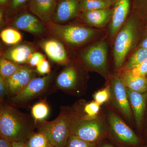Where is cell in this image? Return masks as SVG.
Returning a JSON list of instances; mask_svg holds the SVG:
<instances>
[{"mask_svg": "<svg viewBox=\"0 0 147 147\" xmlns=\"http://www.w3.org/2000/svg\"><path fill=\"white\" fill-rule=\"evenodd\" d=\"M36 121L15 106L4 103L0 108V136L13 142L26 143L34 133Z\"/></svg>", "mask_w": 147, "mask_h": 147, "instance_id": "obj_1", "label": "cell"}, {"mask_svg": "<svg viewBox=\"0 0 147 147\" xmlns=\"http://www.w3.org/2000/svg\"><path fill=\"white\" fill-rule=\"evenodd\" d=\"M73 109L61 106L58 117L54 120L36 121L38 131L46 135L50 144L56 147H64L70 136L69 122Z\"/></svg>", "mask_w": 147, "mask_h": 147, "instance_id": "obj_2", "label": "cell"}, {"mask_svg": "<svg viewBox=\"0 0 147 147\" xmlns=\"http://www.w3.org/2000/svg\"><path fill=\"white\" fill-rule=\"evenodd\" d=\"M69 130L71 135L87 142L99 144L107 135L108 128L105 121L99 116L93 119H85L73 110Z\"/></svg>", "mask_w": 147, "mask_h": 147, "instance_id": "obj_3", "label": "cell"}, {"mask_svg": "<svg viewBox=\"0 0 147 147\" xmlns=\"http://www.w3.org/2000/svg\"><path fill=\"white\" fill-rule=\"evenodd\" d=\"M50 32L67 44L72 46L82 45L92 38L97 31L90 28L75 26L47 23Z\"/></svg>", "mask_w": 147, "mask_h": 147, "instance_id": "obj_4", "label": "cell"}, {"mask_svg": "<svg viewBox=\"0 0 147 147\" xmlns=\"http://www.w3.org/2000/svg\"><path fill=\"white\" fill-rule=\"evenodd\" d=\"M137 24L134 17L127 21L118 32L114 46V58L115 66L120 67L131 50L136 38Z\"/></svg>", "mask_w": 147, "mask_h": 147, "instance_id": "obj_5", "label": "cell"}, {"mask_svg": "<svg viewBox=\"0 0 147 147\" xmlns=\"http://www.w3.org/2000/svg\"><path fill=\"white\" fill-rule=\"evenodd\" d=\"M53 78L50 74L32 79L25 88L16 95L11 97L10 102L12 105L22 106L36 98L42 97L47 92L49 85Z\"/></svg>", "mask_w": 147, "mask_h": 147, "instance_id": "obj_6", "label": "cell"}, {"mask_svg": "<svg viewBox=\"0 0 147 147\" xmlns=\"http://www.w3.org/2000/svg\"><path fill=\"white\" fill-rule=\"evenodd\" d=\"M108 45L102 40L88 47L82 52L81 57L88 68L102 74L107 72Z\"/></svg>", "mask_w": 147, "mask_h": 147, "instance_id": "obj_7", "label": "cell"}, {"mask_svg": "<svg viewBox=\"0 0 147 147\" xmlns=\"http://www.w3.org/2000/svg\"><path fill=\"white\" fill-rule=\"evenodd\" d=\"M108 120L113 137L119 143L132 146L140 144L139 137L117 114L109 112Z\"/></svg>", "mask_w": 147, "mask_h": 147, "instance_id": "obj_8", "label": "cell"}, {"mask_svg": "<svg viewBox=\"0 0 147 147\" xmlns=\"http://www.w3.org/2000/svg\"><path fill=\"white\" fill-rule=\"evenodd\" d=\"M111 98L114 105L125 119L131 121L132 113L129 101L126 88L125 86L122 78L116 76L113 78L110 86Z\"/></svg>", "mask_w": 147, "mask_h": 147, "instance_id": "obj_9", "label": "cell"}, {"mask_svg": "<svg viewBox=\"0 0 147 147\" xmlns=\"http://www.w3.org/2000/svg\"><path fill=\"white\" fill-rule=\"evenodd\" d=\"M66 65L56 78V88L68 94H80L82 91L79 85L78 71L73 65Z\"/></svg>", "mask_w": 147, "mask_h": 147, "instance_id": "obj_10", "label": "cell"}, {"mask_svg": "<svg viewBox=\"0 0 147 147\" xmlns=\"http://www.w3.org/2000/svg\"><path fill=\"white\" fill-rule=\"evenodd\" d=\"M35 72L28 67L22 66L12 76L5 80L9 96L16 95L26 88L32 79L35 78Z\"/></svg>", "mask_w": 147, "mask_h": 147, "instance_id": "obj_11", "label": "cell"}, {"mask_svg": "<svg viewBox=\"0 0 147 147\" xmlns=\"http://www.w3.org/2000/svg\"><path fill=\"white\" fill-rule=\"evenodd\" d=\"M112 2L114 7L112 10L110 35L112 37H114L127 17L130 9V0H113Z\"/></svg>", "mask_w": 147, "mask_h": 147, "instance_id": "obj_12", "label": "cell"}, {"mask_svg": "<svg viewBox=\"0 0 147 147\" xmlns=\"http://www.w3.org/2000/svg\"><path fill=\"white\" fill-rule=\"evenodd\" d=\"M79 11V0H59L52 22L64 24L76 17Z\"/></svg>", "mask_w": 147, "mask_h": 147, "instance_id": "obj_13", "label": "cell"}, {"mask_svg": "<svg viewBox=\"0 0 147 147\" xmlns=\"http://www.w3.org/2000/svg\"><path fill=\"white\" fill-rule=\"evenodd\" d=\"M129 104L133 114L138 129L142 128L144 121L147 103V92L140 93L127 88Z\"/></svg>", "mask_w": 147, "mask_h": 147, "instance_id": "obj_14", "label": "cell"}, {"mask_svg": "<svg viewBox=\"0 0 147 147\" xmlns=\"http://www.w3.org/2000/svg\"><path fill=\"white\" fill-rule=\"evenodd\" d=\"M57 0H31L30 10L41 21L52 22L57 5Z\"/></svg>", "mask_w": 147, "mask_h": 147, "instance_id": "obj_15", "label": "cell"}, {"mask_svg": "<svg viewBox=\"0 0 147 147\" xmlns=\"http://www.w3.org/2000/svg\"><path fill=\"white\" fill-rule=\"evenodd\" d=\"M15 28L34 34H40L45 31V25L37 16L30 13H24L16 17L12 23Z\"/></svg>", "mask_w": 147, "mask_h": 147, "instance_id": "obj_16", "label": "cell"}, {"mask_svg": "<svg viewBox=\"0 0 147 147\" xmlns=\"http://www.w3.org/2000/svg\"><path fill=\"white\" fill-rule=\"evenodd\" d=\"M40 46L45 54L54 62L59 64H69L68 55L63 44L57 39L47 40Z\"/></svg>", "mask_w": 147, "mask_h": 147, "instance_id": "obj_17", "label": "cell"}, {"mask_svg": "<svg viewBox=\"0 0 147 147\" xmlns=\"http://www.w3.org/2000/svg\"><path fill=\"white\" fill-rule=\"evenodd\" d=\"M34 52L33 47L27 44L16 45L6 50L2 57L16 63H28L29 59Z\"/></svg>", "mask_w": 147, "mask_h": 147, "instance_id": "obj_18", "label": "cell"}, {"mask_svg": "<svg viewBox=\"0 0 147 147\" xmlns=\"http://www.w3.org/2000/svg\"><path fill=\"white\" fill-rule=\"evenodd\" d=\"M112 10L110 9H97L82 12V19L87 24L96 27L105 26L112 18Z\"/></svg>", "mask_w": 147, "mask_h": 147, "instance_id": "obj_19", "label": "cell"}, {"mask_svg": "<svg viewBox=\"0 0 147 147\" xmlns=\"http://www.w3.org/2000/svg\"><path fill=\"white\" fill-rule=\"evenodd\" d=\"M122 78L127 88L138 92H147L146 76H136L130 71H126Z\"/></svg>", "mask_w": 147, "mask_h": 147, "instance_id": "obj_20", "label": "cell"}, {"mask_svg": "<svg viewBox=\"0 0 147 147\" xmlns=\"http://www.w3.org/2000/svg\"><path fill=\"white\" fill-rule=\"evenodd\" d=\"M111 5V0H79V11L84 12L109 9Z\"/></svg>", "mask_w": 147, "mask_h": 147, "instance_id": "obj_21", "label": "cell"}, {"mask_svg": "<svg viewBox=\"0 0 147 147\" xmlns=\"http://www.w3.org/2000/svg\"><path fill=\"white\" fill-rule=\"evenodd\" d=\"M147 59V48L140 47L131 56L125 66V71L136 68Z\"/></svg>", "mask_w": 147, "mask_h": 147, "instance_id": "obj_22", "label": "cell"}, {"mask_svg": "<svg viewBox=\"0 0 147 147\" xmlns=\"http://www.w3.org/2000/svg\"><path fill=\"white\" fill-rule=\"evenodd\" d=\"M22 65L2 57L0 59V76L5 80L16 73Z\"/></svg>", "mask_w": 147, "mask_h": 147, "instance_id": "obj_23", "label": "cell"}, {"mask_svg": "<svg viewBox=\"0 0 147 147\" xmlns=\"http://www.w3.org/2000/svg\"><path fill=\"white\" fill-rule=\"evenodd\" d=\"M50 113L49 105L45 100L35 103L31 108V115L36 121L45 120Z\"/></svg>", "mask_w": 147, "mask_h": 147, "instance_id": "obj_24", "label": "cell"}, {"mask_svg": "<svg viewBox=\"0 0 147 147\" xmlns=\"http://www.w3.org/2000/svg\"><path fill=\"white\" fill-rule=\"evenodd\" d=\"M3 42L9 45H14L22 40L21 34L15 29L8 28L2 31L0 34Z\"/></svg>", "mask_w": 147, "mask_h": 147, "instance_id": "obj_25", "label": "cell"}, {"mask_svg": "<svg viewBox=\"0 0 147 147\" xmlns=\"http://www.w3.org/2000/svg\"><path fill=\"white\" fill-rule=\"evenodd\" d=\"M49 142L46 135L42 132H34L26 142L27 147H48Z\"/></svg>", "mask_w": 147, "mask_h": 147, "instance_id": "obj_26", "label": "cell"}, {"mask_svg": "<svg viewBox=\"0 0 147 147\" xmlns=\"http://www.w3.org/2000/svg\"><path fill=\"white\" fill-rule=\"evenodd\" d=\"M64 147H100L99 144L91 143L70 134Z\"/></svg>", "mask_w": 147, "mask_h": 147, "instance_id": "obj_27", "label": "cell"}, {"mask_svg": "<svg viewBox=\"0 0 147 147\" xmlns=\"http://www.w3.org/2000/svg\"><path fill=\"white\" fill-rule=\"evenodd\" d=\"M111 95L110 87L107 86L95 92L93 97L94 101L101 105L110 100L111 98Z\"/></svg>", "mask_w": 147, "mask_h": 147, "instance_id": "obj_28", "label": "cell"}, {"mask_svg": "<svg viewBox=\"0 0 147 147\" xmlns=\"http://www.w3.org/2000/svg\"><path fill=\"white\" fill-rule=\"evenodd\" d=\"M100 106L94 100L86 103L84 105L83 111L85 113L84 115L92 117H97L100 111Z\"/></svg>", "mask_w": 147, "mask_h": 147, "instance_id": "obj_29", "label": "cell"}, {"mask_svg": "<svg viewBox=\"0 0 147 147\" xmlns=\"http://www.w3.org/2000/svg\"><path fill=\"white\" fill-rule=\"evenodd\" d=\"M36 67V72L40 75H48L50 74L51 71L50 63L46 59L41 61Z\"/></svg>", "mask_w": 147, "mask_h": 147, "instance_id": "obj_30", "label": "cell"}, {"mask_svg": "<svg viewBox=\"0 0 147 147\" xmlns=\"http://www.w3.org/2000/svg\"><path fill=\"white\" fill-rule=\"evenodd\" d=\"M8 88L6 82L1 76H0V101L1 104L4 103L7 96H8Z\"/></svg>", "mask_w": 147, "mask_h": 147, "instance_id": "obj_31", "label": "cell"}, {"mask_svg": "<svg viewBox=\"0 0 147 147\" xmlns=\"http://www.w3.org/2000/svg\"><path fill=\"white\" fill-rule=\"evenodd\" d=\"M132 74L136 76H147V59L136 68L130 70Z\"/></svg>", "mask_w": 147, "mask_h": 147, "instance_id": "obj_32", "label": "cell"}, {"mask_svg": "<svg viewBox=\"0 0 147 147\" xmlns=\"http://www.w3.org/2000/svg\"><path fill=\"white\" fill-rule=\"evenodd\" d=\"M45 59V56L41 53L34 52L29 59L28 63L32 67H36L41 61Z\"/></svg>", "mask_w": 147, "mask_h": 147, "instance_id": "obj_33", "label": "cell"}, {"mask_svg": "<svg viewBox=\"0 0 147 147\" xmlns=\"http://www.w3.org/2000/svg\"><path fill=\"white\" fill-rule=\"evenodd\" d=\"M27 0H12L11 7L12 9H16L23 5Z\"/></svg>", "mask_w": 147, "mask_h": 147, "instance_id": "obj_34", "label": "cell"}, {"mask_svg": "<svg viewBox=\"0 0 147 147\" xmlns=\"http://www.w3.org/2000/svg\"><path fill=\"white\" fill-rule=\"evenodd\" d=\"M0 147H12V143L7 139L1 137Z\"/></svg>", "mask_w": 147, "mask_h": 147, "instance_id": "obj_35", "label": "cell"}, {"mask_svg": "<svg viewBox=\"0 0 147 147\" xmlns=\"http://www.w3.org/2000/svg\"><path fill=\"white\" fill-rule=\"evenodd\" d=\"M12 147H27L26 144L21 142H12Z\"/></svg>", "mask_w": 147, "mask_h": 147, "instance_id": "obj_36", "label": "cell"}, {"mask_svg": "<svg viewBox=\"0 0 147 147\" xmlns=\"http://www.w3.org/2000/svg\"><path fill=\"white\" fill-rule=\"evenodd\" d=\"M140 1L141 7L147 9V0H138Z\"/></svg>", "mask_w": 147, "mask_h": 147, "instance_id": "obj_37", "label": "cell"}, {"mask_svg": "<svg viewBox=\"0 0 147 147\" xmlns=\"http://www.w3.org/2000/svg\"><path fill=\"white\" fill-rule=\"evenodd\" d=\"M140 47H144V48H147V36L144 38L143 42L141 43Z\"/></svg>", "mask_w": 147, "mask_h": 147, "instance_id": "obj_38", "label": "cell"}, {"mask_svg": "<svg viewBox=\"0 0 147 147\" xmlns=\"http://www.w3.org/2000/svg\"><path fill=\"white\" fill-rule=\"evenodd\" d=\"M100 147H114L112 145L108 144H105L102 145Z\"/></svg>", "mask_w": 147, "mask_h": 147, "instance_id": "obj_39", "label": "cell"}, {"mask_svg": "<svg viewBox=\"0 0 147 147\" xmlns=\"http://www.w3.org/2000/svg\"><path fill=\"white\" fill-rule=\"evenodd\" d=\"M3 12L2 10L1 9V12H0V19H1V24L2 23V22L3 21Z\"/></svg>", "mask_w": 147, "mask_h": 147, "instance_id": "obj_40", "label": "cell"}, {"mask_svg": "<svg viewBox=\"0 0 147 147\" xmlns=\"http://www.w3.org/2000/svg\"><path fill=\"white\" fill-rule=\"evenodd\" d=\"M7 1V0H0V3H1V5L5 3Z\"/></svg>", "mask_w": 147, "mask_h": 147, "instance_id": "obj_41", "label": "cell"}, {"mask_svg": "<svg viewBox=\"0 0 147 147\" xmlns=\"http://www.w3.org/2000/svg\"><path fill=\"white\" fill-rule=\"evenodd\" d=\"M48 147H56L55 146H53V145L49 143V146H48Z\"/></svg>", "mask_w": 147, "mask_h": 147, "instance_id": "obj_42", "label": "cell"}, {"mask_svg": "<svg viewBox=\"0 0 147 147\" xmlns=\"http://www.w3.org/2000/svg\"><path fill=\"white\" fill-rule=\"evenodd\" d=\"M145 134H146V136L147 137V129H146V133H145Z\"/></svg>", "mask_w": 147, "mask_h": 147, "instance_id": "obj_43", "label": "cell"}, {"mask_svg": "<svg viewBox=\"0 0 147 147\" xmlns=\"http://www.w3.org/2000/svg\"><path fill=\"white\" fill-rule=\"evenodd\" d=\"M144 147H147V146H144Z\"/></svg>", "mask_w": 147, "mask_h": 147, "instance_id": "obj_44", "label": "cell"}, {"mask_svg": "<svg viewBox=\"0 0 147 147\" xmlns=\"http://www.w3.org/2000/svg\"><path fill=\"white\" fill-rule=\"evenodd\" d=\"M146 77H147V76H146Z\"/></svg>", "mask_w": 147, "mask_h": 147, "instance_id": "obj_45", "label": "cell"}, {"mask_svg": "<svg viewBox=\"0 0 147 147\" xmlns=\"http://www.w3.org/2000/svg\"></svg>", "mask_w": 147, "mask_h": 147, "instance_id": "obj_46", "label": "cell"}]
</instances>
